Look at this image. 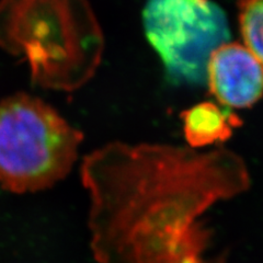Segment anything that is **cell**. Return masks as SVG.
Wrapping results in <instances>:
<instances>
[{"mask_svg": "<svg viewBox=\"0 0 263 263\" xmlns=\"http://www.w3.org/2000/svg\"><path fill=\"white\" fill-rule=\"evenodd\" d=\"M80 175L97 263H218L201 218L250 184L234 152L164 144L109 143L86 156Z\"/></svg>", "mask_w": 263, "mask_h": 263, "instance_id": "obj_1", "label": "cell"}, {"mask_svg": "<svg viewBox=\"0 0 263 263\" xmlns=\"http://www.w3.org/2000/svg\"><path fill=\"white\" fill-rule=\"evenodd\" d=\"M104 45L88 0H0V48L27 61L36 86L76 91L96 75Z\"/></svg>", "mask_w": 263, "mask_h": 263, "instance_id": "obj_2", "label": "cell"}, {"mask_svg": "<svg viewBox=\"0 0 263 263\" xmlns=\"http://www.w3.org/2000/svg\"><path fill=\"white\" fill-rule=\"evenodd\" d=\"M84 141L51 105L18 92L0 101V185L12 193L46 190L67 176Z\"/></svg>", "mask_w": 263, "mask_h": 263, "instance_id": "obj_3", "label": "cell"}, {"mask_svg": "<svg viewBox=\"0 0 263 263\" xmlns=\"http://www.w3.org/2000/svg\"><path fill=\"white\" fill-rule=\"evenodd\" d=\"M142 16L168 78L190 86L206 81L211 54L230 37L223 9L212 0H147Z\"/></svg>", "mask_w": 263, "mask_h": 263, "instance_id": "obj_4", "label": "cell"}, {"mask_svg": "<svg viewBox=\"0 0 263 263\" xmlns=\"http://www.w3.org/2000/svg\"><path fill=\"white\" fill-rule=\"evenodd\" d=\"M210 92L226 108L247 109L263 96V65L248 47L224 43L208 63Z\"/></svg>", "mask_w": 263, "mask_h": 263, "instance_id": "obj_5", "label": "cell"}, {"mask_svg": "<svg viewBox=\"0 0 263 263\" xmlns=\"http://www.w3.org/2000/svg\"><path fill=\"white\" fill-rule=\"evenodd\" d=\"M184 137L192 149L226 142L242 121L227 108L202 102L181 113Z\"/></svg>", "mask_w": 263, "mask_h": 263, "instance_id": "obj_6", "label": "cell"}, {"mask_svg": "<svg viewBox=\"0 0 263 263\" xmlns=\"http://www.w3.org/2000/svg\"><path fill=\"white\" fill-rule=\"evenodd\" d=\"M238 10L246 47L263 65V0H238Z\"/></svg>", "mask_w": 263, "mask_h": 263, "instance_id": "obj_7", "label": "cell"}]
</instances>
